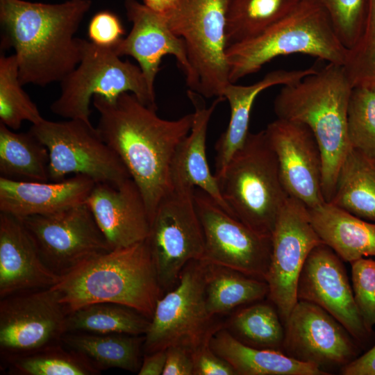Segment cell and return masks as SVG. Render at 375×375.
Here are the masks:
<instances>
[{
    "label": "cell",
    "instance_id": "6da1fadb",
    "mask_svg": "<svg viewBox=\"0 0 375 375\" xmlns=\"http://www.w3.org/2000/svg\"><path fill=\"white\" fill-rule=\"evenodd\" d=\"M92 102L99 113L96 128L138 186L151 222L159 203L172 190V160L190 131L193 112L165 119L129 92L112 100L94 95Z\"/></svg>",
    "mask_w": 375,
    "mask_h": 375
},
{
    "label": "cell",
    "instance_id": "7a4b0ae2",
    "mask_svg": "<svg viewBox=\"0 0 375 375\" xmlns=\"http://www.w3.org/2000/svg\"><path fill=\"white\" fill-rule=\"evenodd\" d=\"M91 5V0H0L1 47L14 49L22 85L60 82L76 68L81 47L74 35Z\"/></svg>",
    "mask_w": 375,
    "mask_h": 375
},
{
    "label": "cell",
    "instance_id": "3957f363",
    "mask_svg": "<svg viewBox=\"0 0 375 375\" xmlns=\"http://www.w3.org/2000/svg\"><path fill=\"white\" fill-rule=\"evenodd\" d=\"M51 288L68 314L108 302L131 308L150 320L163 295L147 240L91 258Z\"/></svg>",
    "mask_w": 375,
    "mask_h": 375
},
{
    "label": "cell",
    "instance_id": "277c9868",
    "mask_svg": "<svg viewBox=\"0 0 375 375\" xmlns=\"http://www.w3.org/2000/svg\"><path fill=\"white\" fill-rule=\"evenodd\" d=\"M352 85L343 65L328 63L296 83L283 85L274 102L277 118L308 126L320 148L322 192L329 202L349 149L347 113Z\"/></svg>",
    "mask_w": 375,
    "mask_h": 375
},
{
    "label": "cell",
    "instance_id": "5b68a950",
    "mask_svg": "<svg viewBox=\"0 0 375 375\" xmlns=\"http://www.w3.org/2000/svg\"><path fill=\"white\" fill-rule=\"evenodd\" d=\"M348 51L326 12L311 0H301L293 10L261 34L227 48L229 81L235 83L274 58L293 53L344 66Z\"/></svg>",
    "mask_w": 375,
    "mask_h": 375
},
{
    "label": "cell",
    "instance_id": "8992f818",
    "mask_svg": "<svg viewBox=\"0 0 375 375\" xmlns=\"http://www.w3.org/2000/svg\"><path fill=\"white\" fill-rule=\"evenodd\" d=\"M217 181L231 215L257 232L271 236L290 195L265 130L249 133Z\"/></svg>",
    "mask_w": 375,
    "mask_h": 375
},
{
    "label": "cell",
    "instance_id": "52a82bcc",
    "mask_svg": "<svg viewBox=\"0 0 375 375\" xmlns=\"http://www.w3.org/2000/svg\"><path fill=\"white\" fill-rule=\"evenodd\" d=\"M81 47V60L60 82V94L50 106L52 112L67 119L90 122V104L94 95L112 100L124 92L157 110L156 96L150 92L138 65L121 60L111 47L83 39Z\"/></svg>",
    "mask_w": 375,
    "mask_h": 375
},
{
    "label": "cell",
    "instance_id": "ba28073f",
    "mask_svg": "<svg viewBox=\"0 0 375 375\" xmlns=\"http://www.w3.org/2000/svg\"><path fill=\"white\" fill-rule=\"evenodd\" d=\"M230 0H177L165 14L185 42L192 71L190 90L204 98L223 97L229 81L226 17Z\"/></svg>",
    "mask_w": 375,
    "mask_h": 375
},
{
    "label": "cell",
    "instance_id": "9c48e42d",
    "mask_svg": "<svg viewBox=\"0 0 375 375\" xmlns=\"http://www.w3.org/2000/svg\"><path fill=\"white\" fill-rule=\"evenodd\" d=\"M222 326L206 308L204 262L192 260L182 270L176 286L157 301L144 335L143 352L149 354L171 346L192 352L209 342Z\"/></svg>",
    "mask_w": 375,
    "mask_h": 375
},
{
    "label": "cell",
    "instance_id": "30bf717a",
    "mask_svg": "<svg viewBox=\"0 0 375 375\" xmlns=\"http://www.w3.org/2000/svg\"><path fill=\"white\" fill-rule=\"evenodd\" d=\"M29 131L48 149L49 181H58L74 174L88 176L95 183L116 184L131 178L120 158L91 122L44 118L32 124Z\"/></svg>",
    "mask_w": 375,
    "mask_h": 375
},
{
    "label": "cell",
    "instance_id": "8fae6325",
    "mask_svg": "<svg viewBox=\"0 0 375 375\" xmlns=\"http://www.w3.org/2000/svg\"><path fill=\"white\" fill-rule=\"evenodd\" d=\"M194 189L173 188L159 203L151 222L146 240L163 294L176 286L189 262L202 260L203 257L204 235Z\"/></svg>",
    "mask_w": 375,
    "mask_h": 375
},
{
    "label": "cell",
    "instance_id": "7c38bea8",
    "mask_svg": "<svg viewBox=\"0 0 375 375\" xmlns=\"http://www.w3.org/2000/svg\"><path fill=\"white\" fill-rule=\"evenodd\" d=\"M45 265L61 276L111 250L87 203L19 218Z\"/></svg>",
    "mask_w": 375,
    "mask_h": 375
},
{
    "label": "cell",
    "instance_id": "4fadbf2b",
    "mask_svg": "<svg viewBox=\"0 0 375 375\" xmlns=\"http://www.w3.org/2000/svg\"><path fill=\"white\" fill-rule=\"evenodd\" d=\"M68 315L51 288L1 299V356L9 361L62 342Z\"/></svg>",
    "mask_w": 375,
    "mask_h": 375
},
{
    "label": "cell",
    "instance_id": "5bb4252c",
    "mask_svg": "<svg viewBox=\"0 0 375 375\" xmlns=\"http://www.w3.org/2000/svg\"><path fill=\"white\" fill-rule=\"evenodd\" d=\"M194 197L204 235L201 261L265 280L271 259V236L226 212L201 190L194 189Z\"/></svg>",
    "mask_w": 375,
    "mask_h": 375
},
{
    "label": "cell",
    "instance_id": "9a60e30c",
    "mask_svg": "<svg viewBox=\"0 0 375 375\" xmlns=\"http://www.w3.org/2000/svg\"><path fill=\"white\" fill-rule=\"evenodd\" d=\"M272 253L265 281L268 298L284 323L298 301L297 283L310 251L323 243L314 229L308 208L290 196L271 235Z\"/></svg>",
    "mask_w": 375,
    "mask_h": 375
},
{
    "label": "cell",
    "instance_id": "2e32d148",
    "mask_svg": "<svg viewBox=\"0 0 375 375\" xmlns=\"http://www.w3.org/2000/svg\"><path fill=\"white\" fill-rule=\"evenodd\" d=\"M283 352L301 362L340 369L358 356L360 345L334 317L319 306L298 300L283 323Z\"/></svg>",
    "mask_w": 375,
    "mask_h": 375
},
{
    "label": "cell",
    "instance_id": "e0dca14e",
    "mask_svg": "<svg viewBox=\"0 0 375 375\" xmlns=\"http://www.w3.org/2000/svg\"><path fill=\"white\" fill-rule=\"evenodd\" d=\"M297 299L315 303L334 317L361 346L372 335L358 311L343 260L322 243L308 256L297 283Z\"/></svg>",
    "mask_w": 375,
    "mask_h": 375
},
{
    "label": "cell",
    "instance_id": "ac0fdd59",
    "mask_svg": "<svg viewBox=\"0 0 375 375\" xmlns=\"http://www.w3.org/2000/svg\"><path fill=\"white\" fill-rule=\"evenodd\" d=\"M288 194L308 208L326 202L322 192L323 162L318 142L304 124L277 118L265 129Z\"/></svg>",
    "mask_w": 375,
    "mask_h": 375
},
{
    "label": "cell",
    "instance_id": "d6986e66",
    "mask_svg": "<svg viewBox=\"0 0 375 375\" xmlns=\"http://www.w3.org/2000/svg\"><path fill=\"white\" fill-rule=\"evenodd\" d=\"M126 15L132 28L112 49L119 56H129L138 63L150 92L155 94V80L163 56H173L183 72L189 88L192 84V71L185 42L170 28L165 15L137 0H125Z\"/></svg>",
    "mask_w": 375,
    "mask_h": 375
},
{
    "label": "cell",
    "instance_id": "ffe728a7",
    "mask_svg": "<svg viewBox=\"0 0 375 375\" xmlns=\"http://www.w3.org/2000/svg\"><path fill=\"white\" fill-rule=\"evenodd\" d=\"M85 203L111 249L132 245L149 236L150 217L131 178L116 184L96 183Z\"/></svg>",
    "mask_w": 375,
    "mask_h": 375
},
{
    "label": "cell",
    "instance_id": "44dd1931",
    "mask_svg": "<svg viewBox=\"0 0 375 375\" xmlns=\"http://www.w3.org/2000/svg\"><path fill=\"white\" fill-rule=\"evenodd\" d=\"M60 277L43 262L22 220L0 212V299L51 288Z\"/></svg>",
    "mask_w": 375,
    "mask_h": 375
},
{
    "label": "cell",
    "instance_id": "7402d4cb",
    "mask_svg": "<svg viewBox=\"0 0 375 375\" xmlns=\"http://www.w3.org/2000/svg\"><path fill=\"white\" fill-rule=\"evenodd\" d=\"M95 183L83 175L58 181L0 177V212L18 218L55 213L85 203Z\"/></svg>",
    "mask_w": 375,
    "mask_h": 375
},
{
    "label": "cell",
    "instance_id": "603a6c76",
    "mask_svg": "<svg viewBox=\"0 0 375 375\" xmlns=\"http://www.w3.org/2000/svg\"><path fill=\"white\" fill-rule=\"evenodd\" d=\"M187 94L194 109L193 122L190 133L178 146L172 160V188H199L232 215L223 199L218 181L210 170L206 152V134L210 119L217 104L224 98H216L208 107L204 97L201 94L190 90Z\"/></svg>",
    "mask_w": 375,
    "mask_h": 375
},
{
    "label": "cell",
    "instance_id": "cb8c5ba5",
    "mask_svg": "<svg viewBox=\"0 0 375 375\" xmlns=\"http://www.w3.org/2000/svg\"><path fill=\"white\" fill-rule=\"evenodd\" d=\"M315 67L303 69H278L267 73L262 78L249 85L230 83L223 97L230 106V119L227 128L215 145V174L218 179L234 154L244 145L249 134L250 114L253 103L263 90L278 85L296 83L308 75L316 72Z\"/></svg>",
    "mask_w": 375,
    "mask_h": 375
},
{
    "label": "cell",
    "instance_id": "d4e9b609",
    "mask_svg": "<svg viewBox=\"0 0 375 375\" xmlns=\"http://www.w3.org/2000/svg\"><path fill=\"white\" fill-rule=\"evenodd\" d=\"M308 209L310 222L322 242L344 262L375 257V222L330 202Z\"/></svg>",
    "mask_w": 375,
    "mask_h": 375
},
{
    "label": "cell",
    "instance_id": "484cf974",
    "mask_svg": "<svg viewBox=\"0 0 375 375\" xmlns=\"http://www.w3.org/2000/svg\"><path fill=\"white\" fill-rule=\"evenodd\" d=\"M209 345L237 375H328L316 365L294 359L282 351L247 345L224 325L212 335Z\"/></svg>",
    "mask_w": 375,
    "mask_h": 375
},
{
    "label": "cell",
    "instance_id": "4316f807",
    "mask_svg": "<svg viewBox=\"0 0 375 375\" xmlns=\"http://www.w3.org/2000/svg\"><path fill=\"white\" fill-rule=\"evenodd\" d=\"M329 202L360 218L375 222V159L349 147Z\"/></svg>",
    "mask_w": 375,
    "mask_h": 375
},
{
    "label": "cell",
    "instance_id": "83f0119b",
    "mask_svg": "<svg viewBox=\"0 0 375 375\" xmlns=\"http://www.w3.org/2000/svg\"><path fill=\"white\" fill-rule=\"evenodd\" d=\"M144 335L67 332L62 343L84 356L101 371L119 368L138 372Z\"/></svg>",
    "mask_w": 375,
    "mask_h": 375
},
{
    "label": "cell",
    "instance_id": "f1b7e54d",
    "mask_svg": "<svg viewBox=\"0 0 375 375\" xmlns=\"http://www.w3.org/2000/svg\"><path fill=\"white\" fill-rule=\"evenodd\" d=\"M203 262L206 308L211 315L215 317L268 297L269 286L265 280L222 265Z\"/></svg>",
    "mask_w": 375,
    "mask_h": 375
},
{
    "label": "cell",
    "instance_id": "f546056e",
    "mask_svg": "<svg viewBox=\"0 0 375 375\" xmlns=\"http://www.w3.org/2000/svg\"><path fill=\"white\" fill-rule=\"evenodd\" d=\"M0 174L17 181H49L47 148L29 131L17 133L0 122Z\"/></svg>",
    "mask_w": 375,
    "mask_h": 375
},
{
    "label": "cell",
    "instance_id": "4dcf8cb0",
    "mask_svg": "<svg viewBox=\"0 0 375 375\" xmlns=\"http://www.w3.org/2000/svg\"><path fill=\"white\" fill-rule=\"evenodd\" d=\"M150 321L128 306L101 302L89 304L69 313L67 329V332L144 335Z\"/></svg>",
    "mask_w": 375,
    "mask_h": 375
},
{
    "label": "cell",
    "instance_id": "1f68e13d",
    "mask_svg": "<svg viewBox=\"0 0 375 375\" xmlns=\"http://www.w3.org/2000/svg\"><path fill=\"white\" fill-rule=\"evenodd\" d=\"M301 0H230L226 17L227 48L263 33L288 15Z\"/></svg>",
    "mask_w": 375,
    "mask_h": 375
},
{
    "label": "cell",
    "instance_id": "d6a6232c",
    "mask_svg": "<svg viewBox=\"0 0 375 375\" xmlns=\"http://www.w3.org/2000/svg\"><path fill=\"white\" fill-rule=\"evenodd\" d=\"M228 327L237 339L247 345L258 349H283L284 325L271 301L262 300L240 309L230 318Z\"/></svg>",
    "mask_w": 375,
    "mask_h": 375
},
{
    "label": "cell",
    "instance_id": "836d02e7",
    "mask_svg": "<svg viewBox=\"0 0 375 375\" xmlns=\"http://www.w3.org/2000/svg\"><path fill=\"white\" fill-rule=\"evenodd\" d=\"M8 362L11 372L21 375H95L101 372L87 358L62 342Z\"/></svg>",
    "mask_w": 375,
    "mask_h": 375
},
{
    "label": "cell",
    "instance_id": "e575fe53",
    "mask_svg": "<svg viewBox=\"0 0 375 375\" xmlns=\"http://www.w3.org/2000/svg\"><path fill=\"white\" fill-rule=\"evenodd\" d=\"M19 79L18 63L15 54L0 56V122L18 130L24 121L32 124L40 122L36 104L23 90Z\"/></svg>",
    "mask_w": 375,
    "mask_h": 375
},
{
    "label": "cell",
    "instance_id": "d590c367",
    "mask_svg": "<svg viewBox=\"0 0 375 375\" xmlns=\"http://www.w3.org/2000/svg\"><path fill=\"white\" fill-rule=\"evenodd\" d=\"M347 130L349 147L375 159V89L353 87L349 99Z\"/></svg>",
    "mask_w": 375,
    "mask_h": 375
},
{
    "label": "cell",
    "instance_id": "8d00e7d4",
    "mask_svg": "<svg viewBox=\"0 0 375 375\" xmlns=\"http://www.w3.org/2000/svg\"><path fill=\"white\" fill-rule=\"evenodd\" d=\"M344 67L353 88L375 89V0H367L360 36L348 51Z\"/></svg>",
    "mask_w": 375,
    "mask_h": 375
},
{
    "label": "cell",
    "instance_id": "74e56055",
    "mask_svg": "<svg viewBox=\"0 0 375 375\" xmlns=\"http://www.w3.org/2000/svg\"><path fill=\"white\" fill-rule=\"evenodd\" d=\"M327 15L341 43L354 47L360 36L366 13L367 0H311Z\"/></svg>",
    "mask_w": 375,
    "mask_h": 375
},
{
    "label": "cell",
    "instance_id": "f35d334b",
    "mask_svg": "<svg viewBox=\"0 0 375 375\" xmlns=\"http://www.w3.org/2000/svg\"><path fill=\"white\" fill-rule=\"evenodd\" d=\"M350 264L355 302L366 327L373 333L375 326V260L361 258Z\"/></svg>",
    "mask_w": 375,
    "mask_h": 375
},
{
    "label": "cell",
    "instance_id": "ab89813d",
    "mask_svg": "<svg viewBox=\"0 0 375 375\" xmlns=\"http://www.w3.org/2000/svg\"><path fill=\"white\" fill-rule=\"evenodd\" d=\"M88 33L90 41L92 43L112 48L123 38L124 29L115 14L109 11H101L91 19Z\"/></svg>",
    "mask_w": 375,
    "mask_h": 375
},
{
    "label": "cell",
    "instance_id": "60d3db41",
    "mask_svg": "<svg viewBox=\"0 0 375 375\" xmlns=\"http://www.w3.org/2000/svg\"><path fill=\"white\" fill-rule=\"evenodd\" d=\"M194 375H237L233 367L206 342L191 352Z\"/></svg>",
    "mask_w": 375,
    "mask_h": 375
},
{
    "label": "cell",
    "instance_id": "b9f144b4",
    "mask_svg": "<svg viewBox=\"0 0 375 375\" xmlns=\"http://www.w3.org/2000/svg\"><path fill=\"white\" fill-rule=\"evenodd\" d=\"M162 375H194L191 351L181 346L167 348Z\"/></svg>",
    "mask_w": 375,
    "mask_h": 375
},
{
    "label": "cell",
    "instance_id": "7bdbcfd3",
    "mask_svg": "<svg viewBox=\"0 0 375 375\" xmlns=\"http://www.w3.org/2000/svg\"><path fill=\"white\" fill-rule=\"evenodd\" d=\"M343 375H375V345L340 369Z\"/></svg>",
    "mask_w": 375,
    "mask_h": 375
},
{
    "label": "cell",
    "instance_id": "ee69618b",
    "mask_svg": "<svg viewBox=\"0 0 375 375\" xmlns=\"http://www.w3.org/2000/svg\"><path fill=\"white\" fill-rule=\"evenodd\" d=\"M166 362V349L144 354L139 375H162Z\"/></svg>",
    "mask_w": 375,
    "mask_h": 375
},
{
    "label": "cell",
    "instance_id": "f6af8a7d",
    "mask_svg": "<svg viewBox=\"0 0 375 375\" xmlns=\"http://www.w3.org/2000/svg\"><path fill=\"white\" fill-rule=\"evenodd\" d=\"M176 1L177 0H143V3L151 9L165 15L173 8Z\"/></svg>",
    "mask_w": 375,
    "mask_h": 375
}]
</instances>
